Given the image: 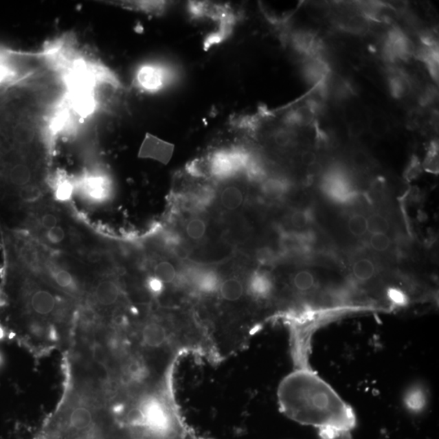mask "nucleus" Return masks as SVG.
<instances>
[{"label": "nucleus", "instance_id": "nucleus-1", "mask_svg": "<svg viewBox=\"0 0 439 439\" xmlns=\"http://www.w3.org/2000/svg\"><path fill=\"white\" fill-rule=\"evenodd\" d=\"M278 403L288 418L316 429L322 439H352L356 414L313 367L294 369L281 381Z\"/></svg>", "mask_w": 439, "mask_h": 439}, {"label": "nucleus", "instance_id": "nucleus-2", "mask_svg": "<svg viewBox=\"0 0 439 439\" xmlns=\"http://www.w3.org/2000/svg\"><path fill=\"white\" fill-rule=\"evenodd\" d=\"M42 275L44 278L49 279L51 284H54L57 290L69 296L81 295V286L74 273L65 264L47 256L44 260Z\"/></svg>", "mask_w": 439, "mask_h": 439}, {"label": "nucleus", "instance_id": "nucleus-3", "mask_svg": "<svg viewBox=\"0 0 439 439\" xmlns=\"http://www.w3.org/2000/svg\"><path fill=\"white\" fill-rule=\"evenodd\" d=\"M121 283L113 275L108 274L96 282L92 291L95 304L102 308H113L121 304L123 297Z\"/></svg>", "mask_w": 439, "mask_h": 439}, {"label": "nucleus", "instance_id": "nucleus-4", "mask_svg": "<svg viewBox=\"0 0 439 439\" xmlns=\"http://www.w3.org/2000/svg\"><path fill=\"white\" fill-rule=\"evenodd\" d=\"M216 298L225 307L232 308L233 313V307L241 305L248 299L251 300L248 294L247 281L244 282L236 276L221 278Z\"/></svg>", "mask_w": 439, "mask_h": 439}, {"label": "nucleus", "instance_id": "nucleus-5", "mask_svg": "<svg viewBox=\"0 0 439 439\" xmlns=\"http://www.w3.org/2000/svg\"><path fill=\"white\" fill-rule=\"evenodd\" d=\"M414 47L401 30L390 31L384 45V54L392 61L407 60L414 55Z\"/></svg>", "mask_w": 439, "mask_h": 439}, {"label": "nucleus", "instance_id": "nucleus-6", "mask_svg": "<svg viewBox=\"0 0 439 439\" xmlns=\"http://www.w3.org/2000/svg\"><path fill=\"white\" fill-rule=\"evenodd\" d=\"M7 180L13 188L19 190L36 185V172L25 161H17L12 164L7 172Z\"/></svg>", "mask_w": 439, "mask_h": 439}, {"label": "nucleus", "instance_id": "nucleus-7", "mask_svg": "<svg viewBox=\"0 0 439 439\" xmlns=\"http://www.w3.org/2000/svg\"><path fill=\"white\" fill-rule=\"evenodd\" d=\"M168 71L161 66L146 65L137 74V82L140 87L148 91H157L168 82Z\"/></svg>", "mask_w": 439, "mask_h": 439}, {"label": "nucleus", "instance_id": "nucleus-8", "mask_svg": "<svg viewBox=\"0 0 439 439\" xmlns=\"http://www.w3.org/2000/svg\"><path fill=\"white\" fill-rule=\"evenodd\" d=\"M246 201V195L240 186L235 184L225 185L221 190L219 206L226 212H235L241 210Z\"/></svg>", "mask_w": 439, "mask_h": 439}, {"label": "nucleus", "instance_id": "nucleus-9", "mask_svg": "<svg viewBox=\"0 0 439 439\" xmlns=\"http://www.w3.org/2000/svg\"><path fill=\"white\" fill-rule=\"evenodd\" d=\"M109 186L108 179L102 176L87 177L82 183L86 197L95 202L107 201L110 194Z\"/></svg>", "mask_w": 439, "mask_h": 439}, {"label": "nucleus", "instance_id": "nucleus-10", "mask_svg": "<svg viewBox=\"0 0 439 439\" xmlns=\"http://www.w3.org/2000/svg\"><path fill=\"white\" fill-rule=\"evenodd\" d=\"M174 146L161 141L152 139L145 142L141 150V157H150L167 164L171 159Z\"/></svg>", "mask_w": 439, "mask_h": 439}, {"label": "nucleus", "instance_id": "nucleus-11", "mask_svg": "<svg viewBox=\"0 0 439 439\" xmlns=\"http://www.w3.org/2000/svg\"><path fill=\"white\" fill-rule=\"evenodd\" d=\"M328 74H329V68L327 65L316 57L311 58V60L308 61L305 66L306 78L313 86H323L326 82Z\"/></svg>", "mask_w": 439, "mask_h": 439}, {"label": "nucleus", "instance_id": "nucleus-12", "mask_svg": "<svg viewBox=\"0 0 439 439\" xmlns=\"http://www.w3.org/2000/svg\"><path fill=\"white\" fill-rule=\"evenodd\" d=\"M93 414L90 409L83 405L74 407L69 416V425L77 431L90 428L93 424Z\"/></svg>", "mask_w": 439, "mask_h": 439}, {"label": "nucleus", "instance_id": "nucleus-13", "mask_svg": "<svg viewBox=\"0 0 439 439\" xmlns=\"http://www.w3.org/2000/svg\"><path fill=\"white\" fill-rule=\"evenodd\" d=\"M427 393L421 385H414L407 390L403 402L405 406L412 412H419L425 409L427 405Z\"/></svg>", "mask_w": 439, "mask_h": 439}, {"label": "nucleus", "instance_id": "nucleus-14", "mask_svg": "<svg viewBox=\"0 0 439 439\" xmlns=\"http://www.w3.org/2000/svg\"><path fill=\"white\" fill-rule=\"evenodd\" d=\"M177 274L179 273H177L174 264L170 261L163 260L158 261L154 265L153 276L161 281L165 287L172 286L175 283Z\"/></svg>", "mask_w": 439, "mask_h": 439}, {"label": "nucleus", "instance_id": "nucleus-15", "mask_svg": "<svg viewBox=\"0 0 439 439\" xmlns=\"http://www.w3.org/2000/svg\"><path fill=\"white\" fill-rule=\"evenodd\" d=\"M12 139L21 148H30L34 144L35 132L27 124L20 122L12 128Z\"/></svg>", "mask_w": 439, "mask_h": 439}, {"label": "nucleus", "instance_id": "nucleus-16", "mask_svg": "<svg viewBox=\"0 0 439 439\" xmlns=\"http://www.w3.org/2000/svg\"><path fill=\"white\" fill-rule=\"evenodd\" d=\"M207 224L199 216H194L185 225V233L190 240L199 242L205 237Z\"/></svg>", "mask_w": 439, "mask_h": 439}, {"label": "nucleus", "instance_id": "nucleus-17", "mask_svg": "<svg viewBox=\"0 0 439 439\" xmlns=\"http://www.w3.org/2000/svg\"><path fill=\"white\" fill-rule=\"evenodd\" d=\"M291 284L293 289L296 292L300 293V294L307 295L316 286V279L307 270H302V271H300L295 275L292 279Z\"/></svg>", "mask_w": 439, "mask_h": 439}, {"label": "nucleus", "instance_id": "nucleus-18", "mask_svg": "<svg viewBox=\"0 0 439 439\" xmlns=\"http://www.w3.org/2000/svg\"><path fill=\"white\" fill-rule=\"evenodd\" d=\"M376 272L374 263L369 259H361L354 264V277L360 282H366L374 277Z\"/></svg>", "mask_w": 439, "mask_h": 439}, {"label": "nucleus", "instance_id": "nucleus-19", "mask_svg": "<svg viewBox=\"0 0 439 439\" xmlns=\"http://www.w3.org/2000/svg\"><path fill=\"white\" fill-rule=\"evenodd\" d=\"M37 226L42 232L60 225V216L52 210H40L36 216Z\"/></svg>", "mask_w": 439, "mask_h": 439}, {"label": "nucleus", "instance_id": "nucleus-20", "mask_svg": "<svg viewBox=\"0 0 439 439\" xmlns=\"http://www.w3.org/2000/svg\"><path fill=\"white\" fill-rule=\"evenodd\" d=\"M43 239L48 245H62L67 239V232L63 226L58 225L43 232Z\"/></svg>", "mask_w": 439, "mask_h": 439}, {"label": "nucleus", "instance_id": "nucleus-21", "mask_svg": "<svg viewBox=\"0 0 439 439\" xmlns=\"http://www.w3.org/2000/svg\"><path fill=\"white\" fill-rule=\"evenodd\" d=\"M368 232L372 234H387L390 229V223L385 217L381 214H374L367 218Z\"/></svg>", "mask_w": 439, "mask_h": 439}, {"label": "nucleus", "instance_id": "nucleus-22", "mask_svg": "<svg viewBox=\"0 0 439 439\" xmlns=\"http://www.w3.org/2000/svg\"><path fill=\"white\" fill-rule=\"evenodd\" d=\"M348 226L354 236H362L368 232L367 218L361 214H354L350 217Z\"/></svg>", "mask_w": 439, "mask_h": 439}, {"label": "nucleus", "instance_id": "nucleus-23", "mask_svg": "<svg viewBox=\"0 0 439 439\" xmlns=\"http://www.w3.org/2000/svg\"><path fill=\"white\" fill-rule=\"evenodd\" d=\"M74 186L69 181H62L55 188V197L57 201L65 202L69 201L74 192Z\"/></svg>", "mask_w": 439, "mask_h": 439}, {"label": "nucleus", "instance_id": "nucleus-24", "mask_svg": "<svg viewBox=\"0 0 439 439\" xmlns=\"http://www.w3.org/2000/svg\"><path fill=\"white\" fill-rule=\"evenodd\" d=\"M390 88L393 96L401 98L405 95L407 83L405 78L401 76H394L390 80Z\"/></svg>", "mask_w": 439, "mask_h": 439}, {"label": "nucleus", "instance_id": "nucleus-25", "mask_svg": "<svg viewBox=\"0 0 439 439\" xmlns=\"http://www.w3.org/2000/svg\"><path fill=\"white\" fill-rule=\"evenodd\" d=\"M370 245L375 251H387L390 246V238L387 234H372Z\"/></svg>", "mask_w": 439, "mask_h": 439}, {"label": "nucleus", "instance_id": "nucleus-26", "mask_svg": "<svg viewBox=\"0 0 439 439\" xmlns=\"http://www.w3.org/2000/svg\"><path fill=\"white\" fill-rule=\"evenodd\" d=\"M285 188L280 181L270 180L266 183L264 192L270 198H278L283 194Z\"/></svg>", "mask_w": 439, "mask_h": 439}, {"label": "nucleus", "instance_id": "nucleus-27", "mask_svg": "<svg viewBox=\"0 0 439 439\" xmlns=\"http://www.w3.org/2000/svg\"><path fill=\"white\" fill-rule=\"evenodd\" d=\"M310 217L308 212L304 211H296L292 214L291 221L294 227L303 229L309 223Z\"/></svg>", "mask_w": 439, "mask_h": 439}, {"label": "nucleus", "instance_id": "nucleus-28", "mask_svg": "<svg viewBox=\"0 0 439 439\" xmlns=\"http://www.w3.org/2000/svg\"><path fill=\"white\" fill-rule=\"evenodd\" d=\"M316 156H315V154L313 153L307 152L302 155V161L304 165L308 167L314 165V164L316 163Z\"/></svg>", "mask_w": 439, "mask_h": 439}]
</instances>
